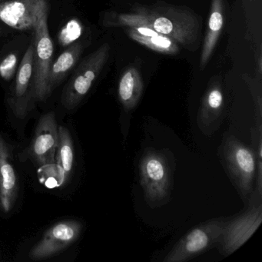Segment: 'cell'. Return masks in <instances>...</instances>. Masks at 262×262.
Here are the masks:
<instances>
[{"label":"cell","mask_w":262,"mask_h":262,"mask_svg":"<svg viewBox=\"0 0 262 262\" xmlns=\"http://www.w3.org/2000/svg\"><path fill=\"white\" fill-rule=\"evenodd\" d=\"M105 25L146 26L188 49H194L197 46L201 30L200 21L194 13L187 9L167 4L137 7L134 13L116 15L105 19Z\"/></svg>","instance_id":"1"},{"label":"cell","mask_w":262,"mask_h":262,"mask_svg":"<svg viewBox=\"0 0 262 262\" xmlns=\"http://www.w3.org/2000/svg\"><path fill=\"white\" fill-rule=\"evenodd\" d=\"M139 168L146 203L151 208L166 204L174 184V161L171 151L147 148L141 158Z\"/></svg>","instance_id":"2"},{"label":"cell","mask_w":262,"mask_h":262,"mask_svg":"<svg viewBox=\"0 0 262 262\" xmlns=\"http://www.w3.org/2000/svg\"><path fill=\"white\" fill-rule=\"evenodd\" d=\"M222 157L230 179L242 200H249L254 193L253 185L257 170L254 148L247 146L234 136H228L222 144Z\"/></svg>","instance_id":"3"},{"label":"cell","mask_w":262,"mask_h":262,"mask_svg":"<svg viewBox=\"0 0 262 262\" xmlns=\"http://www.w3.org/2000/svg\"><path fill=\"white\" fill-rule=\"evenodd\" d=\"M49 4L37 0L35 8L34 88L35 99L43 102L49 97L48 77L53 60V41L49 33Z\"/></svg>","instance_id":"4"},{"label":"cell","mask_w":262,"mask_h":262,"mask_svg":"<svg viewBox=\"0 0 262 262\" xmlns=\"http://www.w3.org/2000/svg\"><path fill=\"white\" fill-rule=\"evenodd\" d=\"M110 52V44L104 43L78 67L62 93V104L67 110L76 108L88 94L106 63Z\"/></svg>","instance_id":"5"},{"label":"cell","mask_w":262,"mask_h":262,"mask_svg":"<svg viewBox=\"0 0 262 262\" xmlns=\"http://www.w3.org/2000/svg\"><path fill=\"white\" fill-rule=\"evenodd\" d=\"M249 201V208L245 212L224 221L217 245L221 254L225 257H228L245 245L261 224V201L260 199L257 202L254 194H252Z\"/></svg>","instance_id":"6"},{"label":"cell","mask_w":262,"mask_h":262,"mask_svg":"<svg viewBox=\"0 0 262 262\" xmlns=\"http://www.w3.org/2000/svg\"><path fill=\"white\" fill-rule=\"evenodd\" d=\"M225 219L207 221L187 233L164 259L165 262H185L219 244Z\"/></svg>","instance_id":"7"},{"label":"cell","mask_w":262,"mask_h":262,"mask_svg":"<svg viewBox=\"0 0 262 262\" xmlns=\"http://www.w3.org/2000/svg\"><path fill=\"white\" fill-rule=\"evenodd\" d=\"M83 225L77 220H66L50 227L40 240L30 250L32 260L50 258L71 246L80 237Z\"/></svg>","instance_id":"8"},{"label":"cell","mask_w":262,"mask_h":262,"mask_svg":"<svg viewBox=\"0 0 262 262\" xmlns=\"http://www.w3.org/2000/svg\"><path fill=\"white\" fill-rule=\"evenodd\" d=\"M34 100V43L32 42L21 61L10 100L15 116L19 119H25L33 108Z\"/></svg>","instance_id":"9"},{"label":"cell","mask_w":262,"mask_h":262,"mask_svg":"<svg viewBox=\"0 0 262 262\" xmlns=\"http://www.w3.org/2000/svg\"><path fill=\"white\" fill-rule=\"evenodd\" d=\"M59 140V125L53 112L46 113L39 119L30 145V153L40 166L54 164Z\"/></svg>","instance_id":"10"},{"label":"cell","mask_w":262,"mask_h":262,"mask_svg":"<svg viewBox=\"0 0 262 262\" xmlns=\"http://www.w3.org/2000/svg\"><path fill=\"white\" fill-rule=\"evenodd\" d=\"M224 107V94L220 82H211L204 95L197 116L198 126L204 135L211 136L220 126Z\"/></svg>","instance_id":"11"},{"label":"cell","mask_w":262,"mask_h":262,"mask_svg":"<svg viewBox=\"0 0 262 262\" xmlns=\"http://www.w3.org/2000/svg\"><path fill=\"white\" fill-rule=\"evenodd\" d=\"M17 177L11 161L8 144L0 135V209L8 214L14 208L18 196Z\"/></svg>","instance_id":"12"},{"label":"cell","mask_w":262,"mask_h":262,"mask_svg":"<svg viewBox=\"0 0 262 262\" xmlns=\"http://www.w3.org/2000/svg\"><path fill=\"white\" fill-rule=\"evenodd\" d=\"M37 0H10L0 3V20L20 31L33 30Z\"/></svg>","instance_id":"13"},{"label":"cell","mask_w":262,"mask_h":262,"mask_svg":"<svg viewBox=\"0 0 262 262\" xmlns=\"http://www.w3.org/2000/svg\"><path fill=\"white\" fill-rule=\"evenodd\" d=\"M125 32L132 39L153 51L168 55L177 54L179 52V44L176 41L146 26L128 27Z\"/></svg>","instance_id":"14"},{"label":"cell","mask_w":262,"mask_h":262,"mask_svg":"<svg viewBox=\"0 0 262 262\" xmlns=\"http://www.w3.org/2000/svg\"><path fill=\"white\" fill-rule=\"evenodd\" d=\"M224 0H212L208 19V29L200 58V70L206 67L217 45L224 27Z\"/></svg>","instance_id":"15"},{"label":"cell","mask_w":262,"mask_h":262,"mask_svg":"<svg viewBox=\"0 0 262 262\" xmlns=\"http://www.w3.org/2000/svg\"><path fill=\"white\" fill-rule=\"evenodd\" d=\"M144 84L140 73L129 67L121 76L118 88L119 101L125 112H130L139 104L143 93Z\"/></svg>","instance_id":"16"},{"label":"cell","mask_w":262,"mask_h":262,"mask_svg":"<svg viewBox=\"0 0 262 262\" xmlns=\"http://www.w3.org/2000/svg\"><path fill=\"white\" fill-rule=\"evenodd\" d=\"M82 52V44H73L59 55L56 62L52 63L48 77L49 96L74 68Z\"/></svg>","instance_id":"17"},{"label":"cell","mask_w":262,"mask_h":262,"mask_svg":"<svg viewBox=\"0 0 262 262\" xmlns=\"http://www.w3.org/2000/svg\"><path fill=\"white\" fill-rule=\"evenodd\" d=\"M56 164L60 176V183L64 184L73 171L75 148L70 132L64 126H59V140L56 152Z\"/></svg>","instance_id":"18"},{"label":"cell","mask_w":262,"mask_h":262,"mask_svg":"<svg viewBox=\"0 0 262 262\" xmlns=\"http://www.w3.org/2000/svg\"><path fill=\"white\" fill-rule=\"evenodd\" d=\"M252 143L257 157L256 170V192L261 197L262 194V123L256 122V125L251 129Z\"/></svg>","instance_id":"19"},{"label":"cell","mask_w":262,"mask_h":262,"mask_svg":"<svg viewBox=\"0 0 262 262\" xmlns=\"http://www.w3.org/2000/svg\"><path fill=\"white\" fill-rule=\"evenodd\" d=\"M82 25L79 21L73 19L65 28L62 29L59 36V41L63 45H70L82 34Z\"/></svg>","instance_id":"20"},{"label":"cell","mask_w":262,"mask_h":262,"mask_svg":"<svg viewBox=\"0 0 262 262\" xmlns=\"http://www.w3.org/2000/svg\"><path fill=\"white\" fill-rule=\"evenodd\" d=\"M17 57L14 53H10L0 62V76L6 81H10L16 73Z\"/></svg>","instance_id":"21"}]
</instances>
